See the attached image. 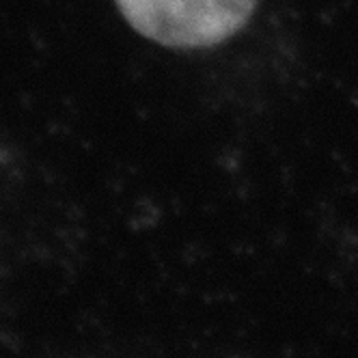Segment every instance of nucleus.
Masks as SVG:
<instances>
[{
  "label": "nucleus",
  "instance_id": "obj_1",
  "mask_svg": "<svg viewBox=\"0 0 358 358\" xmlns=\"http://www.w3.org/2000/svg\"><path fill=\"white\" fill-rule=\"evenodd\" d=\"M257 0H117L127 24L169 48H208L236 35Z\"/></svg>",
  "mask_w": 358,
  "mask_h": 358
}]
</instances>
